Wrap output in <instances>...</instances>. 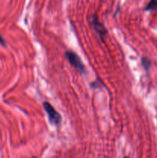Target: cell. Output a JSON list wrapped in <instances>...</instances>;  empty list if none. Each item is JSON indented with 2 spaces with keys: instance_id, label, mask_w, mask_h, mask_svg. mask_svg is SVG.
I'll return each instance as SVG.
<instances>
[{
  "instance_id": "cell-1",
  "label": "cell",
  "mask_w": 157,
  "mask_h": 158,
  "mask_svg": "<svg viewBox=\"0 0 157 158\" xmlns=\"http://www.w3.org/2000/svg\"><path fill=\"white\" fill-rule=\"evenodd\" d=\"M66 56L67 57L68 60L69 61V63H70V64L75 69H76L81 73H85L86 69H85L84 65H83V62L81 61L79 57L78 56V55H76L75 52H72V51H67L66 52Z\"/></svg>"
},
{
  "instance_id": "cell-5",
  "label": "cell",
  "mask_w": 157,
  "mask_h": 158,
  "mask_svg": "<svg viewBox=\"0 0 157 158\" xmlns=\"http://www.w3.org/2000/svg\"><path fill=\"white\" fill-rule=\"evenodd\" d=\"M142 63H143V66H144L146 69H148L149 66H150V62H149V60H147V59L146 58H143V60H142Z\"/></svg>"
},
{
  "instance_id": "cell-2",
  "label": "cell",
  "mask_w": 157,
  "mask_h": 158,
  "mask_svg": "<svg viewBox=\"0 0 157 158\" xmlns=\"http://www.w3.org/2000/svg\"><path fill=\"white\" fill-rule=\"evenodd\" d=\"M43 106H44L46 112L47 113L49 121L55 125L59 124L60 122H61V117H60L59 114L52 107V105L48 102H45L43 103Z\"/></svg>"
},
{
  "instance_id": "cell-6",
  "label": "cell",
  "mask_w": 157,
  "mask_h": 158,
  "mask_svg": "<svg viewBox=\"0 0 157 158\" xmlns=\"http://www.w3.org/2000/svg\"><path fill=\"white\" fill-rule=\"evenodd\" d=\"M0 44L2 45V46H6V41H5L4 39L2 37L1 35H0Z\"/></svg>"
},
{
  "instance_id": "cell-3",
  "label": "cell",
  "mask_w": 157,
  "mask_h": 158,
  "mask_svg": "<svg viewBox=\"0 0 157 158\" xmlns=\"http://www.w3.org/2000/svg\"><path fill=\"white\" fill-rule=\"evenodd\" d=\"M91 19H92L91 20H92V26H93V28L95 29V30L96 31V32H98L100 35H102V36L106 35V29L104 28L103 25L99 21L98 18H97L95 15H92V18Z\"/></svg>"
},
{
  "instance_id": "cell-4",
  "label": "cell",
  "mask_w": 157,
  "mask_h": 158,
  "mask_svg": "<svg viewBox=\"0 0 157 158\" xmlns=\"http://www.w3.org/2000/svg\"><path fill=\"white\" fill-rule=\"evenodd\" d=\"M157 7V0H151L149 5L146 8V10H153Z\"/></svg>"
}]
</instances>
